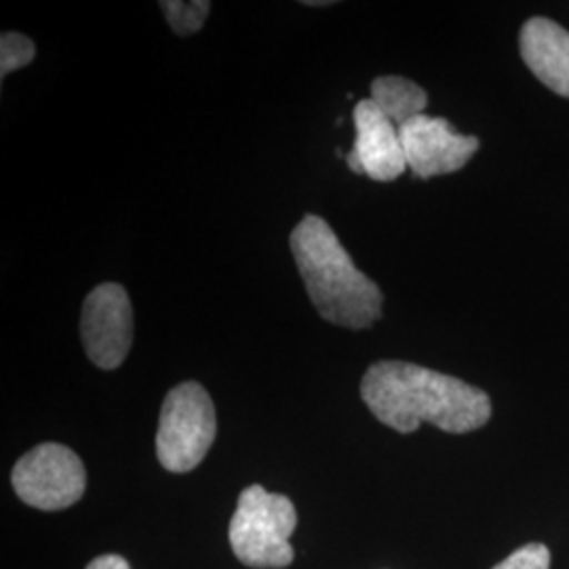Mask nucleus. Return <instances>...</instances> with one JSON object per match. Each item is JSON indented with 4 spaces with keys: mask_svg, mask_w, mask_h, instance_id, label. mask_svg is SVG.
I'll return each instance as SVG.
<instances>
[{
    "mask_svg": "<svg viewBox=\"0 0 569 569\" xmlns=\"http://www.w3.org/2000/svg\"><path fill=\"white\" fill-rule=\"evenodd\" d=\"M361 397L369 411L397 432H416L430 422L451 435L488 425V395L467 382L406 361H380L366 371Z\"/></svg>",
    "mask_w": 569,
    "mask_h": 569,
    "instance_id": "1",
    "label": "nucleus"
},
{
    "mask_svg": "<svg viewBox=\"0 0 569 569\" xmlns=\"http://www.w3.org/2000/svg\"><path fill=\"white\" fill-rule=\"evenodd\" d=\"M289 247L310 302L327 323L367 329L382 319V289L363 274L321 216H305Z\"/></svg>",
    "mask_w": 569,
    "mask_h": 569,
    "instance_id": "2",
    "label": "nucleus"
},
{
    "mask_svg": "<svg viewBox=\"0 0 569 569\" xmlns=\"http://www.w3.org/2000/svg\"><path fill=\"white\" fill-rule=\"evenodd\" d=\"M296 526V507L287 496L270 493L262 486H251L239 496L228 536L234 555L244 566L287 568L293 561L289 538Z\"/></svg>",
    "mask_w": 569,
    "mask_h": 569,
    "instance_id": "3",
    "label": "nucleus"
},
{
    "mask_svg": "<svg viewBox=\"0 0 569 569\" xmlns=\"http://www.w3.org/2000/svg\"><path fill=\"white\" fill-rule=\"evenodd\" d=\"M216 407L199 382H183L164 397L157 432V458L169 472L199 467L216 441Z\"/></svg>",
    "mask_w": 569,
    "mask_h": 569,
    "instance_id": "4",
    "label": "nucleus"
},
{
    "mask_svg": "<svg viewBox=\"0 0 569 569\" xmlns=\"http://www.w3.org/2000/svg\"><path fill=\"white\" fill-rule=\"evenodd\" d=\"M21 502L41 510L77 505L87 488L81 458L60 443H42L21 456L11 475Z\"/></svg>",
    "mask_w": 569,
    "mask_h": 569,
    "instance_id": "5",
    "label": "nucleus"
},
{
    "mask_svg": "<svg viewBox=\"0 0 569 569\" xmlns=\"http://www.w3.org/2000/svg\"><path fill=\"white\" fill-rule=\"evenodd\" d=\"M81 338L87 357L100 369H117L127 359L133 345V308L122 284H98L87 296Z\"/></svg>",
    "mask_w": 569,
    "mask_h": 569,
    "instance_id": "6",
    "label": "nucleus"
},
{
    "mask_svg": "<svg viewBox=\"0 0 569 569\" xmlns=\"http://www.w3.org/2000/svg\"><path fill=\"white\" fill-rule=\"evenodd\" d=\"M399 138L407 167L422 180L462 169L481 146L475 136H460L451 122L428 114L399 127Z\"/></svg>",
    "mask_w": 569,
    "mask_h": 569,
    "instance_id": "7",
    "label": "nucleus"
},
{
    "mask_svg": "<svg viewBox=\"0 0 569 569\" xmlns=\"http://www.w3.org/2000/svg\"><path fill=\"white\" fill-rule=\"evenodd\" d=\"M357 129L355 148L346 154L350 171L367 176L376 182H392L407 169L399 127L388 121L387 114L369 100L357 103L352 112Z\"/></svg>",
    "mask_w": 569,
    "mask_h": 569,
    "instance_id": "8",
    "label": "nucleus"
},
{
    "mask_svg": "<svg viewBox=\"0 0 569 569\" xmlns=\"http://www.w3.org/2000/svg\"><path fill=\"white\" fill-rule=\"evenodd\" d=\"M521 58L533 77L561 98H569V32L545 18H533L521 28Z\"/></svg>",
    "mask_w": 569,
    "mask_h": 569,
    "instance_id": "9",
    "label": "nucleus"
},
{
    "mask_svg": "<svg viewBox=\"0 0 569 569\" xmlns=\"http://www.w3.org/2000/svg\"><path fill=\"white\" fill-rule=\"evenodd\" d=\"M371 102L376 103L395 127L425 114L428 106L427 91L403 77H380L371 82Z\"/></svg>",
    "mask_w": 569,
    "mask_h": 569,
    "instance_id": "10",
    "label": "nucleus"
},
{
    "mask_svg": "<svg viewBox=\"0 0 569 569\" xmlns=\"http://www.w3.org/2000/svg\"><path fill=\"white\" fill-rule=\"evenodd\" d=\"M161 9H163L169 26L173 28V32L188 37L203 28L204 20L211 11V2H207V0H192V2L163 0Z\"/></svg>",
    "mask_w": 569,
    "mask_h": 569,
    "instance_id": "11",
    "label": "nucleus"
},
{
    "mask_svg": "<svg viewBox=\"0 0 569 569\" xmlns=\"http://www.w3.org/2000/svg\"><path fill=\"white\" fill-rule=\"evenodd\" d=\"M34 42L20 32H4L0 39V79L4 81L11 72L20 70L34 60Z\"/></svg>",
    "mask_w": 569,
    "mask_h": 569,
    "instance_id": "12",
    "label": "nucleus"
},
{
    "mask_svg": "<svg viewBox=\"0 0 569 569\" xmlns=\"http://www.w3.org/2000/svg\"><path fill=\"white\" fill-rule=\"evenodd\" d=\"M493 569H550V550L545 545H526Z\"/></svg>",
    "mask_w": 569,
    "mask_h": 569,
    "instance_id": "13",
    "label": "nucleus"
},
{
    "mask_svg": "<svg viewBox=\"0 0 569 569\" xmlns=\"http://www.w3.org/2000/svg\"><path fill=\"white\" fill-rule=\"evenodd\" d=\"M87 569H131L127 559H122L121 555H102L98 559H93Z\"/></svg>",
    "mask_w": 569,
    "mask_h": 569,
    "instance_id": "14",
    "label": "nucleus"
},
{
    "mask_svg": "<svg viewBox=\"0 0 569 569\" xmlns=\"http://www.w3.org/2000/svg\"><path fill=\"white\" fill-rule=\"evenodd\" d=\"M302 4H306V7H329L333 2L331 0H306Z\"/></svg>",
    "mask_w": 569,
    "mask_h": 569,
    "instance_id": "15",
    "label": "nucleus"
}]
</instances>
